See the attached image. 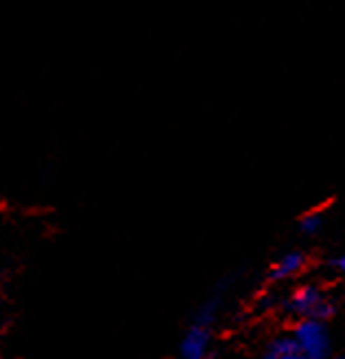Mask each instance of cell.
Returning <instances> with one entry per match:
<instances>
[{"instance_id": "6da1fadb", "label": "cell", "mask_w": 345, "mask_h": 359, "mask_svg": "<svg viewBox=\"0 0 345 359\" xmlns=\"http://www.w3.org/2000/svg\"><path fill=\"white\" fill-rule=\"evenodd\" d=\"M284 311L297 320L317 318L328 322L337 313V304L317 283H304L290 291V295L284 300Z\"/></svg>"}, {"instance_id": "ba28073f", "label": "cell", "mask_w": 345, "mask_h": 359, "mask_svg": "<svg viewBox=\"0 0 345 359\" xmlns=\"http://www.w3.org/2000/svg\"><path fill=\"white\" fill-rule=\"evenodd\" d=\"M330 264H332V269H335L339 276H343V278H345V254L335 256V258L330 260Z\"/></svg>"}, {"instance_id": "3957f363", "label": "cell", "mask_w": 345, "mask_h": 359, "mask_svg": "<svg viewBox=\"0 0 345 359\" xmlns=\"http://www.w3.org/2000/svg\"><path fill=\"white\" fill-rule=\"evenodd\" d=\"M211 341V326L194 322L178 341V359H209Z\"/></svg>"}, {"instance_id": "9c48e42d", "label": "cell", "mask_w": 345, "mask_h": 359, "mask_svg": "<svg viewBox=\"0 0 345 359\" xmlns=\"http://www.w3.org/2000/svg\"><path fill=\"white\" fill-rule=\"evenodd\" d=\"M262 359H277V357H275V355H273V353H271L269 348H266V353L262 355Z\"/></svg>"}, {"instance_id": "277c9868", "label": "cell", "mask_w": 345, "mask_h": 359, "mask_svg": "<svg viewBox=\"0 0 345 359\" xmlns=\"http://www.w3.org/2000/svg\"><path fill=\"white\" fill-rule=\"evenodd\" d=\"M306 254L300 252V249H290V252L281 254L269 271V280L271 283H284V280H290L295 276H300L306 269Z\"/></svg>"}, {"instance_id": "7a4b0ae2", "label": "cell", "mask_w": 345, "mask_h": 359, "mask_svg": "<svg viewBox=\"0 0 345 359\" xmlns=\"http://www.w3.org/2000/svg\"><path fill=\"white\" fill-rule=\"evenodd\" d=\"M293 337L297 341V348L302 351L306 359H330L332 357V339L328 324L317 318L297 320Z\"/></svg>"}, {"instance_id": "52a82bcc", "label": "cell", "mask_w": 345, "mask_h": 359, "mask_svg": "<svg viewBox=\"0 0 345 359\" xmlns=\"http://www.w3.org/2000/svg\"><path fill=\"white\" fill-rule=\"evenodd\" d=\"M216 306H218L216 300H207L205 304H202V306L198 309V313H196V320H194V322H200V324L211 326V322H213V318H216Z\"/></svg>"}, {"instance_id": "5b68a950", "label": "cell", "mask_w": 345, "mask_h": 359, "mask_svg": "<svg viewBox=\"0 0 345 359\" xmlns=\"http://www.w3.org/2000/svg\"><path fill=\"white\" fill-rule=\"evenodd\" d=\"M269 351L277 359H306L302 355V351L297 348V341H295L293 333L290 335H279V337H275L271 344H269Z\"/></svg>"}, {"instance_id": "8992f818", "label": "cell", "mask_w": 345, "mask_h": 359, "mask_svg": "<svg viewBox=\"0 0 345 359\" xmlns=\"http://www.w3.org/2000/svg\"><path fill=\"white\" fill-rule=\"evenodd\" d=\"M323 229V214L317 210H310L300 218V231L304 236H317V233Z\"/></svg>"}, {"instance_id": "30bf717a", "label": "cell", "mask_w": 345, "mask_h": 359, "mask_svg": "<svg viewBox=\"0 0 345 359\" xmlns=\"http://www.w3.org/2000/svg\"><path fill=\"white\" fill-rule=\"evenodd\" d=\"M330 359H345V357H330Z\"/></svg>"}]
</instances>
